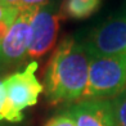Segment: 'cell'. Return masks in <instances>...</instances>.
Returning <instances> with one entry per match:
<instances>
[{"label":"cell","instance_id":"obj_1","mask_svg":"<svg viewBox=\"0 0 126 126\" xmlns=\"http://www.w3.org/2000/svg\"><path fill=\"white\" fill-rule=\"evenodd\" d=\"M90 55L84 43L70 36L58 45L45 73V95L50 104L81 100L89 80Z\"/></svg>","mask_w":126,"mask_h":126},{"label":"cell","instance_id":"obj_2","mask_svg":"<svg viewBox=\"0 0 126 126\" xmlns=\"http://www.w3.org/2000/svg\"><path fill=\"white\" fill-rule=\"evenodd\" d=\"M126 89V54L90 57L89 80L81 100L111 99Z\"/></svg>","mask_w":126,"mask_h":126},{"label":"cell","instance_id":"obj_3","mask_svg":"<svg viewBox=\"0 0 126 126\" xmlns=\"http://www.w3.org/2000/svg\"><path fill=\"white\" fill-rule=\"evenodd\" d=\"M37 62L32 61L22 71L12 73L3 80L7 99L3 108V120L19 122L23 120V110L35 106L44 91L43 84L36 77Z\"/></svg>","mask_w":126,"mask_h":126},{"label":"cell","instance_id":"obj_4","mask_svg":"<svg viewBox=\"0 0 126 126\" xmlns=\"http://www.w3.org/2000/svg\"><path fill=\"white\" fill-rule=\"evenodd\" d=\"M84 45L90 57L126 54V12L114 14L95 27Z\"/></svg>","mask_w":126,"mask_h":126},{"label":"cell","instance_id":"obj_5","mask_svg":"<svg viewBox=\"0 0 126 126\" xmlns=\"http://www.w3.org/2000/svg\"><path fill=\"white\" fill-rule=\"evenodd\" d=\"M35 12L36 9L19 12L8 33L0 41V71L21 64L27 57Z\"/></svg>","mask_w":126,"mask_h":126},{"label":"cell","instance_id":"obj_6","mask_svg":"<svg viewBox=\"0 0 126 126\" xmlns=\"http://www.w3.org/2000/svg\"><path fill=\"white\" fill-rule=\"evenodd\" d=\"M59 30V14L50 5L37 8L31 23V40L27 57L37 59L51 50L57 41Z\"/></svg>","mask_w":126,"mask_h":126},{"label":"cell","instance_id":"obj_7","mask_svg":"<svg viewBox=\"0 0 126 126\" xmlns=\"http://www.w3.org/2000/svg\"><path fill=\"white\" fill-rule=\"evenodd\" d=\"M62 113L71 117L76 126H116L111 99L81 100Z\"/></svg>","mask_w":126,"mask_h":126},{"label":"cell","instance_id":"obj_8","mask_svg":"<svg viewBox=\"0 0 126 126\" xmlns=\"http://www.w3.org/2000/svg\"><path fill=\"white\" fill-rule=\"evenodd\" d=\"M103 0H64L62 14L72 19H86L98 12Z\"/></svg>","mask_w":126,"mask_h":126},{"label":"cell","instance_id":"obj_9","mask_svg":"<svg viewBox=\"0 0 126 126\" xmlns=\"http://www.w3.org/2000/svg\"><path fill=\"white\" fill-rule=\"evenodd\" d=\"M116 126H126V89L111 99Z\"/></svg>","mask_w":126,"mask_h":126},{"label":"cell","instance_id":"obj_10","mask_svg":"<svg viewBox=\"0 0 126 126\" xmlns=\"http://www.w3.org/2000/svg\"><path fill=\"white\" fill-rule=\"evenodd\" d=\"M18 14L19 10L17 8L10 7L8 4H0V21H7L13 23L16 18L18 17Z\"/></svg>","mask_w":126,"mask_h":126},{"label":"cell","instance_id":"obj_11","mask_svg":"<svg viewBox=\"0 0 126 126\" xmlns=\"http://www.w3.org/2000/svg\"><path fill=\"white\" fill-rule=\"evenodd\" d=\"M45 126H76V125L72 121L71 117H68L64 113H61V114H57V116L51 117Z\"/></svg>","mask_w":126,"mask_h":126},{"label":"cell","instance_id":"obj_12","mask_svg":"<svg viewBox=\"0 0 126 126\" xmlns=\"http://www.w3.org/2000/svg\"><path fill=\"white\" fill-rule=\"evenodd\" d=\"M48 0H19V4L17 9L19 12H23V10H30V9H37L41 8L44 5H47Z\"/></svg>","mask_w":126,"mask_h":126},{"label":"cell","instance_id":"obj_13","mask_svg":"<svg viewBox=\"0 0 126 126\" xmlns=\"http://www.w3.org/2000/svg\"><path fill=\"white\" fill-rule=\"evenodd\" d=\"M5 99H7V93H5L4 82L1 81L0 84V121H3V108L5 104Z\"/></svg>","mask_w":126,"mask_h":126},{"label":"cell","instance_id":"obj_14","mask_svg":"<svg viewBox=\"0 0 126 126\" xmlns=\"http://www.w3.org/2000/svg\"><path fill=\"white\" fill-rule=\"evenodd\" d=\"M13 23H10V22H7V21H0V41L5 37V35L8 33L10 26Z\"/></svg>","mask_w":126,"mask_h":126},{"label":"cell","instance_id":"obj_15","mask_svg":"<svg viewBox=\"0 0 126 126\" xmlns=\"http://www.w3.org/2000/svg\"><path fill=\"white\" fill-rule=\"evenodd\" d=\"M4 3L10 5V7L17 8V7H18V4H19V0H4Z\"/></svg>","mask_w":126,"mask_h":126},{"label":"cell","instance_id":"obj_16","mask_svg":"<svg viewBox=\"0 0 126 126\" xmlns=\"http://www.w3.org/2000/svg\"><path fill=\"white\" fill-rule=\"evenodd\" d=\"M0 4H5V3H4V0H0Z\"/></svg>","mask_w":126,"mask_h":126},{"label":"cell","instance_id":"obj_17","mask_svg":"<svg viewBox=\"0 0 126 126\" xmlns=\"http://www.w3.org/2000/svg\"><path fill=\"white\" fill-rule=\"evenodd\" d=\"M125 12H126V3H125Z\"/></svg>","mask_w":126,"mask_h":126}]
</instances>
